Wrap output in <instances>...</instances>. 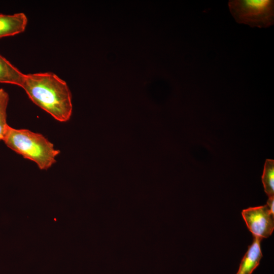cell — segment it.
Listing matches in <instances>:
<instances>
[{"label": "cell", "mask_w": 274, "mask_h": 274, "mask_svg": "<svg viewBox=\"0 0 274 274\" xmlns=\"http://www.w3.org/2000/svg\"><path fill=\"white\" fill-rule=\"evenodd\" d=\"M27 21V18L23 13L0 14V39L23 32Z\"/></svg>", "instance_id": "obj_5"}, {"label": "cell", "mask_w": 274, "mask_h": 274, "mask_svg": "<svg viewBox=\"0 0 274 274\" xmlns=\"http://www.w3.org/2000/svg\"><path fill=\"white\" fill-rule=\"evenodd\" d=\"M30 99L56 120L64 122L72 116V94L66 83L51 72L25 74L21 86Z\"/></svg>", "instance_id": "obj_1"}, {"label": "cell", "mask_w": 274, "mask_h": 274, "mask_svg": "<svg viewBox=\"0 0 274 274\" xmlns=\"http://www.w3.org/2000/svg\"><path fill=\"white\" fill-rule=\"evenodd\" d=\"M266 205L269 208L271 213L274 215V197H268Z\"/></svg>", "instance_id": "obj_10"}, {"label": "cell", "mask_w": 274, "mask_h": 274, "mask_svg": "<svg viewBox=\"0 0 274 274\" xmlns=\"http://www.w3.org/2000/svg\"><path fill=\"white\" fill-rule=\"evenodd\" d=\"M228 6L231 15L239 24L260 28L274 24L273 0H229Z\"/></svg>", "instance_id": "obj_3"}, {"label": "cell", "mask_w": 274, "mask_h": 274, "mask_svg": "<svg viewBox=\"0 0 274 274\" xmlns=\"http://www.w3.org/2000/svg\"><path fill=\"white\" fill-rule=\"evenodd\" d=\"M3 141L8 148L35 162L40 169L51 167L60 153L44 135L28 129L9 126Z\"/></svg>", "instance_id": "obj_2"}, {"label": "cell", "mask_w": 274, "mask_h": 274, "mask_svg": "<svg viewBox=\"0 0 274 274\" xmlns=\"http://www.w3.org/2000/svg\"><path fill=\"white\" fill-rule=\"evenodd\" d=\"M9 96L4 89L0 88V141H3L9 125L7 122V109Z\"/></svg>", "instance_id": "obj_9"}, {"label": "cell", "mask_w": 274, "mask_h": 274, "mask_svg": "<svg viewBox=\"0 0 274 274\" xmlns=\"http://www.w3.org/2000/svg\"><path fill=\"white\" fill-rule=\"evenodd\" d=\"M262 182L268 197H274V160L266 159L264 163Z\"/></svg>", "instance_id": "obj_8"}, {"label": "cell", "mask_w": 274, "mask_h": 274, "mask_svg": "<svg viewBox=\"0 0 274 274\" xmlns=\"http://www.w3.org/2000/svg\"><path fill=\"white\" fill-rule=\"evenodd\" d=\"M242 215L253 236L262 239L271 235L274 229V215L266 204L243 210Z\"/></svg>", "instance_id": "obj_4"}, {"label": "cell", "mask_w": 274, "mask_h": 274, "mask_svg": "<svg viewBox=\"0 0 274 274\" xmlns=\"http://www.w3.org/2000/svg\"><path fill=\"white\" fill-rule=\"evenodd\" d=\"M25 74L0 54V83L21 87Z\"/></svg>", "instance_id": "obj_7"}, {"label": "cell", "mask_w": 274, "mask_h": 274, "mask_svg": "<svg viewBox=\"0 0 274 274\" xmlns=\"http://www.w3.org/2000/svg\"><path fill=\"white\" fill-rule=\"evenodd\" d=\"M261 239L254 236L253 242L243 257L236 274H252L259 265L263 256L260 246Z\"/></svg>", "instance_id": "obj_6"}]
</instances>
